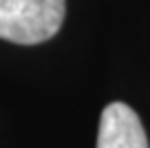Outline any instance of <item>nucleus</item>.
<instances>
[{"label":"nucleus","instance_id":"2","mask_svg":"<svg viewBox=\"0 0 150 148\" xmlns=\"http://www.w3.org/2000/svg\"><path fill=\"white\" fill-rule=\"evenodd\" d=\"M97 148H148L139 115L124 102L104 106L97 130Z\"/></svg>","mask_w":150,"mask_h":148},{"label":"nucleus","instance_id":"1","mask_svg":"<svg viewBox=\"0 0 150 148\" xmlns=\"http://www.w3.org/2000/svg\"><path fill=\"white\" fill-rule=\"evenodd\" d=\"M66 0H0V38L13 44H40L60 31Z\"/></svg>","mask_w":150,"mask_h":148}]
</instances>
